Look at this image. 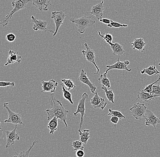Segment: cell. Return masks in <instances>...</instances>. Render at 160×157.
Here are the masks:
<instances>
[{"mask_svg": "<svg viewBox=\"0 0 160 157\" xmlns=\"http://www.w3.org/2000/svg\"><path fill=\"white\" fill-rule=\"evenodd\" d=\"M67 17V15L63 11L60 12H53L52 13L51 19L53 20L55 24L56 25V30L55 33L53 36L55 37L58 33L60 27L63 23L65 18Z\"/></svg>", "mask_w": 160, "mask_h": 157, "instance_id": "cell-8", "label": "cell"}, {"mask_svg": "<svg viewBox=\"0 0 160 157\" xmlns=\"http://www.w3.org/2000/svg\"><path fill=\"white\" fill-rule=\"evenodd\" d=\"M132 115L136 120H142L144 118L145 114L147 111V107L144 104L139 102L137 103L134 105L130 109Z\"/></svg>", "mask_w": 160, "mask_h": 157, "instance_id": "cell-6", "label": "cell"}, {"mask_svg": "<svg viewBox=\"0 0 160 157\" xmlns=\"http://www.w3.org/2000/svg\"><path fill=\"white\" fill-rule=\"evenodd\" d=\"M104 1H102V2L98 4L93 6L91 9L90 13L92 15V17L95 16L98 20H100L103 18V12L104 11V7L103 6Z\"/></svg>", "mask_w": 160, "mask_h": 157, "instance_id": "cell-15", "label": "cell"}, {"mask_svg": "<svg viewBox=\"0 0 160 157\" xmlns=\"http://www.w3.org/2000/svg\"><path fill=\"white\" fill-rule=\"evenodd\" d=\"M144 118L146 119L145 125L153 126L155 130L157 129V125L160 123V118L156 116L155 114L150 110H147Z\"/></svg>", "mask_w": 160, "mask_h": 157, "instance_id": "cell-10", "label": "cell"}, {"mask_svg": "<svg viewBox=\"0 0 160 157\" xmlns=\"http://www.w3.org/2000/svg\"><path fill=\"white\" fill-rule=\"evenodd\" d=\"M8 53V57L7 59V62L5 64V66L12 65L16 62H18L19 64H20L22 61V56L18 55V52L11 50Z\"/></svg>", "mask_w": 160, "mask_h": 157, "instance_id": "cell-18", "label": "cell"}, {"mask_svg": "<svg viewBox=\"0 0 160 157\" xmlns=\"http://www.w3.org/2000/svg\"><path fill=\"white\" fill-rule=\"evenodd\" d=\"M17 129V125H16L15 128L12 131H6V139H7V144L6 148H8L10 146L15 144L16 140H20V138L19 134L20 132L17 133L16 130Z\"/></svg>", "mask_w": 160, "mask_h": 157, "instance_id": "cell-11", "label": "cell"}, {"mask_svg": "<svg viewBox=\"0 0 160 157\" xmlns=\"http://www.w3.org/2000/svg\"><path fill=\"white\" fill-rule=\"evenodd\" d=\"M62 86V90L63 95V97L65 100H67L71 103V105H73L74 102L72 99V94L69 91L67 90L65 88L63 84L61 85Z\"/></svg>", "mask_w": 160, "mask_h": 157, "instance_id": "cell-28", "label": "cell"}, {"mask_svg": "<svg viewBox=\"0 0 160 157\" xmlns=\"http://www.w3.org/2000/svg\"><path fill=\"white\" fill-rule=\"evenodd\" d=\"M78 132L79 133L80 140L85 145H87L88 140L90 138V130L85 129L82 132L81 130H79Z\"/></svg>", "mask_w": 160, "mask_h": 157, "instance_id": "cell-23", "label": "cell"}, {"mask_svg": "<svg viewBox=\"0 0 160 157\" xmlns=\"http://www.w3.org/2000/svg\"><path fill=\"white\" fill-rule=\"evenodd\" d=\"M159 81H160V80L158 79V80H157L156 81L153 83L148 85V86H147L146 87V88L144 89L143 91L146 92L151 93V92L152 91L153 86L156 83L158 82Z\"/></svg>", "mask_w": 160, "mask_h": 157, "instance_id": "cell-35", "label": "cell"}, {"mask_svg": "<svg viewBox=\"0 0 160 157\" xmlns=\"http://www.w3.org/2000/svg\"><path fill=\"white\" fill-rule=\"evenodd\" d=\"M112 20L108 19L107 18H102V19L99 20V22H101L103 23L106 24L108 25L111 23Z\"/></svg>", "mask_w": 160, "mask_h": 157, "instance_id": "cell-40", "label": "cell"}, {"mask_svg": "<svg viewBox=\"0 0 160 157\" xmlns=\"http://www.w3.org/2000/svg\"><path fill=\"white\" fill-rule=\"evenodd\" d=\"M131 45L133 49L138 50L142 52L145 51V47L146 43L143 38L135 39Z\"/></svg>", "mask_w": 160, "mask_h": 157, "instance_id": "cell-20", "label": "cell"}, {"mask_svg": "<svg viewBox=\"0 0 160 157\" xmlns=\"http://www.w3.org/2000/svg\"><path fill=\"white\" fill-rule=\"evenodd\" d=\"M108 73L105 72L102 75H101L98 80L102 86H105L107 88H110L111 87V84L109 80L107 77Z\"/></svg>", "mask_w": 160, "mask_h": 157, "instance_id": "cell-25", "label": "cell"}, {"mask_svg": "<svg viewBox=\"0 0 160 157\" xmlns=\"http://www.w3.org/2000/svg\"><path fill=\"white\" fill-rule=\"evenodd\" d=\"M139 91H140L138 94L137 100H138L139 99V100H141L142 101L148 102L151 100H154L156 98L158 97L156 96H152L150 93L146 92L143 90L141 91L139 89Z\"/></svg>", "mask_w": 160, "mask_h": 157, "instance_id": "cell-21", "label": "cell"}, {"mask_svg": "<svg viewBox=\"0 0 160 157\" xmlns=\"http://www.w3.org/2000/svg\"><path fill=\"white\" fill-rule=\"evenodd\" d=\"M141 73L142 74H147L149 76L152 75H156L157 74H160V72L156 68L155 66H150L149 67L147 68L144 69L141 71Z\"/></svg>", "mask_w": 160, "mask_h": 157, "instance_id": "cell-24", "label": "cell"}, {"mask_svg": "<svg viewBox=\"0 0 160 157\" xmlns=\"http://www.w3.org/2000/svg\"><path fill=\"white\" fill-rule=\"evenodd\" d=\"M32 5L41 12L48 11L51 3L50 0H32Z\"/></svg>", "mask_w": 160, "mask_h": 157, "instance_id": "cell-17", "label": "cell"}, {"mask_svg": "<svg viewBox=\"0 0 160 157\" xmlns=\"http://www.w3.org/2000/svg\"><path fill=\"white\" fill-rule=\"evenodd\" d=\"M152 96H156L160 97V86L159 84L157 85H154L152 87V91L150 93Z\"/></svg>", "mask_w": 160, "mask_h": 157, "instance_id": "cell-33", "label": "cell"}, {"mask_svg": "<svg viewBox=\"0 0 160 157\" xmlns=\"http://www.w3.org/2000/svg\"><path fill=\"white\" fill-rule=\"evenodd\" d=\"M92 16L88 17V16H83L80 18H76V17L72 18L70 19V21L76 24L78 31L80 34H84L86 30L93 26L95 24L96 22L93 20H91Z\"/></svg>", "mask_w": 160, "mask_h": 157, "instance_id": "cell-3", "label": "cell"}, {"mask_svg": "<svg viewBox=\"0 0 160 157\" xmlns=\"http://www.w3.org/2000/svg\"><path fill=\"white\" fill-rule=\"evenodd\" d=\"M8 103H5L4 104V107L6 108L8 113L9 117L8 120H5L4 122L5 123H11L15 125H24L22 120L21 112L16 113L11 110L9 107Z\"/></svg>", "mask_w": 160, "mask_h": 157, "instance_id": "cell-4", "label": "cell"}, {"mask_svg": "<svg viewBox=\"0 0 160 157\" xmlns=\"http://www.w3.org/2000/svg\"><path fill=\"white\" fill-rule=\"evenodd\" d=\"M119 118L116 116H112L110 120V121L115 125V128L116 127V125L118 124L119 120Z\"/></svg>", "mask_w": 160, "mask_h": 157, "instance_id": "cell-38", "label": "cell"}, {"mask_svg": "<svg viewBox=\"0 0 160 157\" xmlns=\"http://www.w3.org/2000/svg\"></svg>", "mask_w": 160, "mask_h": 157, "instance_id": "cell-43", "label": "cell"}, {"mask_svg": "<svg viewBox=\"0 0 160 157\" xmlns=\"http://www.w3.org/2000/svg\"><path fill=\"white\" fill-rule=\"evenodd\" d=\"M72 146L74 150L75 151H77L79 150H84V147L83 146V143L80 140L73 142Z\"/></svg>", "mask_w": 160, "mask_h": 157, "instance_id": "cell-31", "label": "cell"}, {"mask_svg": "<svg viewBox=\"0 0 160 157\" xmlns=\"http://www.w3.org/2000/svg\"><path fill=\"white\" fill-rule=\"evenodd\" d=\"M38 142L37 141L35 140L32 143V145L30 147L28 150H27V151H23L21 152L19 154H18L16 151L15 152L16 153V155L14 156L13 157H29V154L31 150H32L34 146L35 145V144Z\"/></svg>", "mask_w": 160, "mask_h": 157, "instance_id": "cell-29", "label": "cell"}, {"mask_svg": "<svg viewBox=\"0 0 160 157\" xmlns=\"http://www.w3.org/2000/svg\"><path fill=\"white\" fill-rule=\"evenodd\" d=\"M61 81L62 82L63 85H64L67 88V90L68 91L75 89L76 87L74 83L71 79H62L61 80Z\"/></svg>", "mask_w": 160, "mask_h": 157, "instance_id": "cell-27", "label": "cell"}, {"mask_svg": "<svg viewBox=\"0 0 160 157\" xmlns=\"http://www.w3.org/2000/svg\"><path fill=\"white\" fill-rule=\"evenodd\" d=\"M88 98V95L86 92L83 94L82 95V98L79 101L78 105L76 112L74 113L75 116L78 115V114H80L81 115V121L79 125V129L81 130L83 125L84 116L85 115L86 108H85V103L87 99Z\"/></svg>", "mask_w": 160, "mask_h": 157, "instance_id": "cell-5", "label": "cell"}, {"mask_svg": "<svg viewBox=\"0 0 160 157\" xmlns=\"http://www.w3.org/2000/svg\"><path fill=\"white\" fill-rule=\"evenodd\" d=\"M49 101L51 105V109H48L46 110V112L48 114V120H50L54 117H57L64 123L65 126L68 127L67 115L69 113L72 112V111L66 110L59 100L56 98L54 93L51 95Z\"/></svg>", "mask_w": 160, "mask_h": 157, "instance_id": "cell-1", "label": "cell"}, {"mask_svg": "<svg viewBox=\"0 0 160 157\" xmlns=\"http://www.w3.org/2000/svg\"><path fill=\"white\" fill-rule=\"evenodd\" d=\"M102 89L104 91L106 97L108 100L113 104H114L115 95L113 91L112 90H108V88L104 86H102Z\"/></svg>", "mask_w": 160, "mask_h": 157, "instance_id": "cell-26", "label": "cell"}, {"mask_svg": "<svg viewBox=\"0 0 160 157\" xmlns=\"http://www.w3.org/2000/svg\"><path fill=\"white\" fill-rule=\"evenodd\" d=\"M76 155L77 157H84L85 156V152L83 150H79L76 151Z\"/></svg>", "mask_w": 160, "mask_h": 157, "instance_id": "cell-39", "label": "cell"}, {"mask_svg": "<svg viewBox=\"0 0 160 157\" xmlns=\"http://www.w3.org/2000/svg\"><path fill=\"white\" fill-rule=\"evenodd\" d=\"M130 64V62L128 61H125L122 62L120 61V56H119L117 62L112 65H108L106 66L108 68V70L106 71V72L108 73L109 71L112 70H126L127 71L130 72L132 69H129L128 66Z\"/></svg>", "mask_w": 160, "mask_h": 157, "instance_id": "cell-12", "label": "cell"}, {"mask_svg": "<svg viewBox=\"0 0 160 157\" xmlns=\"http://www.w3.org/2000/svg\"><path fill=\"white\" fill-rule=\"evenodd\" d=\"M158 65H159V66H160V63H159L158 64Z\"/></svg>", "mask_w": 160, "mask_h": 157, "instance_id": "cell-42", "label": "cell"}, {"mask_svg": "<svg viewBox=\"0 0 160 157\" xmlns=\"http://www.w3.org/2000/svg\"><path fill=\"white\" fill-rule=\"evenodd\" d=\"M32 0H16L12 2V6L13 9L1 21L0 25L5 27L9 24L10 20L12 17L13 15L20 10L24 9L27 7L28 3Z\"/></svg>", "mask_w": 160, "mask_h": 157, "instance_id": "cell-2", "label": "cell"}, {"mask_svg": "<svg viewBox=\"0 0 160 157\" xmlns=\"http://www.w3.org/2000/svg\"><path fill=\"white\" fill-rule=\"evenodd\" d=\"M108 44L110 45V47L112 50L113 55L115 56H124L125 51L122 45H120L118 42H110Z\"/></svg>", "mask_w": 160, "mask_h": 157, "instance_id": "cell-19", "label": "cell"}, {"mask_svg": "<svg viewBox=\"0 0 160 157\" xmlns=\"http://www.w3.org/2000/svg\"><path fill=\"white\" fill-rule=\"evenodd\" d=\"M6 40L10 42H12L16 40V37L14 34L9 33L6 36Z\"/></svg>", "mask_w": 160, "mask_h": 157, "instance_id": "cell-37", "label": "cell"}, {"mask_svg": "<svg viewBox=\"0 0 160 157\" xmlns=\"http://www.w3.org/2000/svg\"><path fill=\"white\" fill-rule=\"evenodd\" d=\"M108 27L110 28L115 27V28H119L125 27L126 28L128 27V25L126 24H121L117 22H113V21H111V23L109 24L108 25Z\"/></svg>", "mask_w": 160, "mask_h": 157, "instance_id": "cell-34", "label": "cell"}, {"mask_svg": "<svg viewBox=\"0 0 160 157\" xmlns=\"http://www.w3.org/2000/svg\"><path fill=\"white\" fill-rule=\"evenodd\" d=\"M85 47L86 48V51L82 50V53L83 55V57L88 62L92 63L96 67V69L97 70V72L95 73V75L96 74H98L100 71V69L98 67L97 64H96V61H95V58H96V56H95V52L92 48L89 47L87 43H85L84 44Z\"/></svg>", "mask_w": 160, "mask_h": 157, "instance_id": "cell-7", "label": "cell"}, {"mask_svg": "<svg viewBox=\"0 0 160 157\" xmlns=\"http://www.w3.org/2000/svg\"><path fill=\"white\" fill-rule=\"evenodd\" d=\"M98 33L100 37L102 38L103 41H106L107 43L108 44L109 43L112 42L113 40V38L111 34L107 33L105 34L104 36H103V35L101 34V32L100 31H98Z\"/></svg>", "mask_w": 160, "mask_h": 157, "instance_id": "cell-32", "label": "cell"}, {"mask_svg": "<svg viewBox=\"0 0 160 157\" xmlns=\"http://www.w3.org/2000/svg\"><path fill=\"white\" fill-rule=\"evenodd\" d=\"M42 92H49L52 93L55 92L56 88L58 85V82L55 81L53 79L50 80L48 81H45L43 80L42 81Z\"/></svg>", "mask_w": 160, "mask_h": 157, "instance_id": "cell-16", "label": "cell"}, {"mask_svg": "<svg viewBox=\"0 0 160 157\" xmlns=\"http://www.w3.org/2000/svg\"><path fill=\"white\" fill-rule=\"evenodd\" d=\"M78 81H80L83 84H85L88 86L90 89L91 92L93 94L96 93V91L97 90V87L94 86L93 84L92 83V82L90 81L89 79L87 76V72L85 71V70H82L79 77L78 78Z\"/></svg>", "mask_w": 160, "mask_h": 157, "instance_id": "cell-14", "label": "cell"}, {"mask_svg": "<svg viewBox=\"0 0 160 157\" xmlns=\"http://www.w3.org/2000/svg\"><path fill=\"white\" fill-rule=\"evenodd\" d=\"M58 118L57 117H54L52 120H50L48 125V129L50 130V134L52 135L58 130Z\"/></svg>", "mask_w": 160, "mask_h": 157, "instance_id": "cell-22", "label": "cell"}, {"mask_svg": "<svg viewBox=\"0 0 160 157\" xmlns=\"http://www.w3.org/2000/svg\"><path fill=\"white\" fill-rule=\"evenodd\" d=\"M94 96L91 100V104L95 109H101L102 110H104L107 106L108 102L104 99L99 96L98 93L94 94Z\"/></svg>", "mask_w": 160, "mask_h": 157, "instance_id": "cell-13", "label": "cell"}, {"mask_svg": "<svg viewBox=\"0 0 160 157\" xmlns=\"http://www.w3.org/2000/svg\"><path fill=\"white\" fill-rule=\"evenodd\" d=\"M15 83L14 82H9V81H1L0 82V86L5 87L8 86H15Z\"/></svg>", "mask_w": 160, "mask_h": 157, "instance_id": "cell-36", "label": "cell"}, {"mask_svg": "<svg viewBox=\"0 0 160 157\" xmlns=\"http://www.w3.org/2000/svg\"><path fill=\"white\" fill-rule=\"evenodd\" d=\"M159 80H160V75L159 76V78H158Z\"/></svg>", "mask_w": 160, "mask_h": 157, "instance_id": "cell-41", "label": "cell"}, {"mask_svg": "<svg viewBox=\"0 0 160 157\" xmlns=\"http://www.w3.org/2000/svg\"><path fill=\"white\" fill-rule=\"evenodd\" d=\"M32 22L34 24L33 29L35 31H43L46 32H50L54 33V31L52 30L48 29L47 28L48 24V22L46 21L40 20L39 19L37 18L34 16H32L31 17Z\"/></svg>", "mask_w": 160, "mask_h": 157, "instance_id": "cell-9", "label": "cell"}, {"mask_svg": "<svg viewBox=\"0 0 160 157\" xmlns=\"http://www.w3.org/2000/svg\"><path fill=\"white\" fill-rule=\"evenodd\" d=\"M109 113L108 114V115H110L111 116H116L119 118L120 119H124L126 118V117L120 112V111L114 110L112 109H109Z\"/></svg>", "mask_w": 160, "mask_h": 157, "instance_id": "cell-30", "label": "cell"}]
</instances>
